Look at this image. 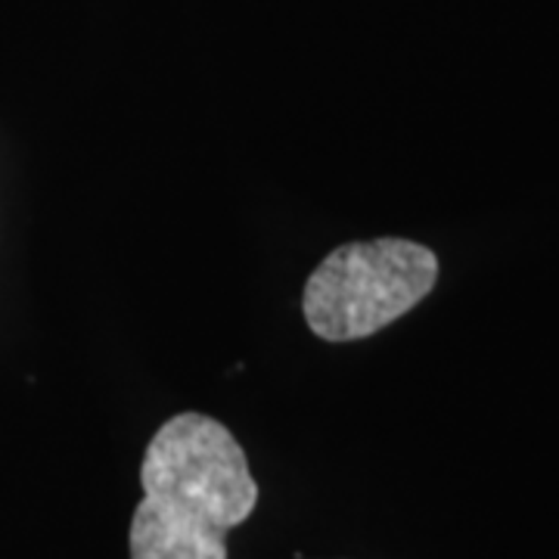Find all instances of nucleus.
<instances>
[{
    "label": "nucleus",
    "instance_id": "nucleus-1",
    "mask_svg": "<svg viewBox=\"0 0 559 559\" xmlns=\"http://www.w3.org/2000/svg\"><path fill=\"white\" fill-rule=\"evenodd\" d=\"M140 485L131 559H227V532L259 503L240 441L205 414H178L162 426L146 444Z\"/></svg>",
    "mask_w": 559,
    "mask_h": 559
},
{
    "label": "nucleus",
    "instance_id": "nucleus-2",
    "mask_svg": "<svg viewBox=\"0 0 559 559\" xmlns=\"http://www.w3.org/2000/svg\"><path fill=\"white\" fill-rule=\"evenodd\" d=\"M439 259L411 240L348 242L330 252L305 283L301 311L326 342L367 340L432 293Z\"/></svg>",
    "mask_w": 559,
    "mask_h": 559
}]
</instances>
